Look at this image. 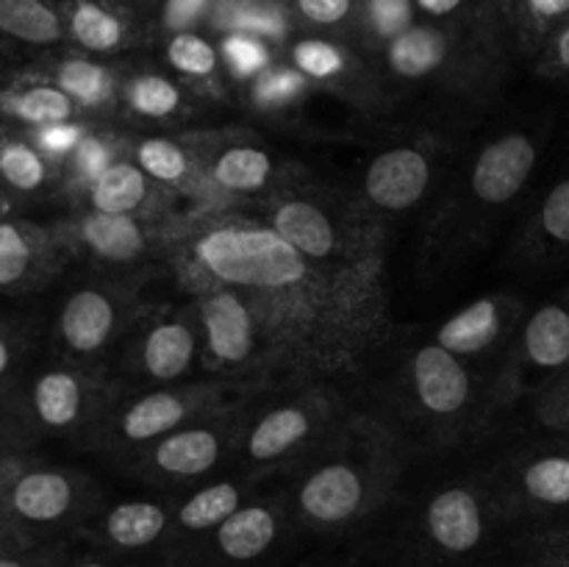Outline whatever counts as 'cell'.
<instances>
[{"instance_id": "6da1fadb", "label": "cell", "mask_w": 569, "mask_h": 567, "mask_svg": "<svg viewBox=\"0 0 569 567\" xmlns=\"http://www.w3.org/2000/svg\"><path fill=\"white\" fill-rule=\"evenodd\" d=\"M194 259L209 276L233 289H289L315 261L306 259L276 228L220 226L194 239Z\"/></svg>"}, {"instance_id": "7a4b0ae2", "label": "cell", "mask_w": 569, "mask_h": 567, "mask_svg": "<svg viewBox=\"0 0 569 567\" xmlns=\"http://www.w3.org/2000/svg\"><path fill=\"white\" fill-rule=\"evenodd\" d=\"M270 222V228H276L315 265H353V261L381 259L376 228L353 226V217L339 220L311 198L281 200Z\"/></svg>"}, {"instance_id": "3957f363", "label": "cell", "mask_w": 569, "mask_h": 567, "mask_svg": "<svg viewBox=\"0 0 569 567\" xmlns=\"http://www.w3.org/2000/svg\"><path fill=\"white\" fill-rule=\"evenodd\" d=\"M59 11L67 37L87 53H120L150 31L142 0H67Z\"/></svg>"}, {"instance_id": "277c9868", "label": "cell", "mask_w": 569, "mask_h": 567, "mask_svg": "<svg viewBox=\"0 0 569 567\" xmlns=\"http://www.w3.org/2000/svg\"><path fill=\"white\" fill-rule=\"evenodd\" d=\"M206 354L222 370H244L259 359V328L248 300L233 289H214L198 304Z\"/></svg>"}, {"instance_id": "5b68a950", "label": "cell", "mask_w": 569, "mask_h": 567, "mask_svg": "<svg viewBox=\"0 0 569 567\" xmlns=\"http://www.w3.org/2000/svg\"><path fill=\"white\" fill-rule=\"evenodd\" d=\"M222 395L220 387H187V389H153L142 398L131 400L114 420V437L122 445H150L178 428L189 426L200 409Z\"/></svg>"}, {"instance_id": "8992f818", "label": "cell", "mask_w": 569, "mask_h": 567, "mask_svg": "<svg viewBox=\"0 0 569 567\" xmlns=\"http://www.w3.org/2000/svg\"><path fill=\"white\" fill-rule=\"evenodd\" d=\"M365 465L353 454H333L309 470L300 484V509L317 523H345L361 509L367 495Z\"/></svg>"}, {"instance_id": "52a82bcc", "label": "cell", "mask_w": 569, "mask_h": 567, "mask_svg": "<svg viewBox=\"0 0 569 567\" xmlns=\"http://www.w3.org/2000/svg\"><path fill=\"white\" fill-rule=\"evenodd\" d=\"M98 389L76 367H48L28 384L26 411L39 428L48 431H72L89 420Z\"/></svg>"}, {"instance_id": "ba28073f", "label": "cell", "mask_w": 569, "mask_h": 567, "mask_svg": "<svg viewBox=\"0 0 569 567\" xmlns=\"http://www.w3.org/2000/svg\"><path fill=\"white\" fill-rule=\"evenodd\" d=\"M326 415V406H315L309 400H289L261 411L244 434V459L259 467L289 459L295 450L317 437V428Z\"/></svg>"}, {"instance_id": "9c48e42d", "label": "cell", "mask_w": 569, "mask_h": 567, "mask_svg": "<svg viewBox=\"0 0 569 567\" xmlns=\"http://www.w3.org/2000/svg\"><path fill=\"white\" fill-rule=\"evenodd\" d=\"M539 148L528 133H503L478 153L472 167V192L489 206H503L522 192L537 167Z\"/></svg>"}, {"instance_id": "30bf717a", "label": "cell", "mask_w": 569, "mask_h": 567, "mask_svg": "<svg viewBox=\"0 0 569 567\" xmlns=\"http://www.w3.org/2000/svg\"><path fill=\"white\" fill-rule=\"evenodd\" d=\"M228 439H231L228 426L189 422V426L150 442V448L142 454V467L167 478H181V481L198 478L222 459Z\"/></svg>"}, {"instance_id": "8fae6325", "label": "cell", "mask_w": 569, "mask_h": 567, "mask_svg": "<svg viewBox=\"0 0 569 567\" xmlns=\"http://www.w3.org/2000/svg\"><path fill=\"white\" fill-rule=\"evenodd\" d=\"M120 328V300L100 287H81L61 304L56 334L72 356H94Z\"/></svg>"}, {"instance_id": "7c38bea8", "label": "cell", "mask_w": 569, "mask_h": 567, "mask_svg": "<svg viewBox=\"0 0 569 567\" xmlns=\"http://www.w3.org/2000/svg\"><path fill=\"white\" fill-rule=\"evenodd\" d=\"M415 395L422 409L433 417H456L472 395V381L461 359L442 345H426L411 361Z\"/></svg>"}, {"instance_id": "4fadbf2b", "label": "cell", "mask_w": 569, "mask_h": 567, "mask_svg": "<svg viewBox=\"0 0 569 567\" xmlns=\"http://www.w3.org/2000/svg\"><path fill=\"white\" fill-rule=\"evenodd\" d=\"M487 20V17H483ZM476 22V20H470ZM470 22H415L387 44L389 70L406 81H420L442 70Z\"/></svg>"}, {"instance_id": "5bb4252c", "label": "cell", "mask_w": 569, "mask_h": 567, "mask_svg": "<svg viewBox=\"0 0 569 567\" xmlns=\"http://www.w3.org/2000/svg\"><path fill=\"white\" fill-rule=\"evenodd\" d=\"M431 165L417 148H392L376 156L365 176V192L378 209L406 211L426 195Z\"/></svg>"}, {"instance_id": "9a60e30c", "label": "cell", "mask_w": 569, "mask_h": 567, "mask_svg": "<svg viewBox=\"0 0 569 567\" xmlns=\"http://www.w3.org/2000/svg\"><path fill=\"white\" fill-rule=\"evenodd\" d=\"M76 504V481L56 467H26L17 470L9 487V506L28 523H56Z\"/></svg>"}, {"instance_id": "2e32d148", "label": "cell", "mask_w": 569, "mask_h": 567, "mask_svg": "<svg viewBox=\"0 0 569 567\" xmlns=\"http://www.w3.org/2000/svg\"><path fill=\"white\" fill-rule=\"evenodd\" d=\"M200 354L194 326L183 317L159 320L148 328L139 345V361L144 376L153 381H176L192 370Z\"/></svg>"}, {"instance_id": "e0dca14e", "label": "cell", "mask_w": 569, "mask_h": 567, "mask_svg": "<svg viewBox=\"0 0 569 567\" xmlns=\"http://www.w3.org/2000/svg\"><path fill=\"white\" fill-rule=\"evenodd\" d=\"M511 311H515V306L500 298L476 300L459 315L450 317L448 322H442V328L437 331V345H442L445 350L456 356L483 354L503 337Z\"/></svg>"}, {"instance_id": "ac0fdd59", "label": "cell", "mask_w": 569, "mask_h": 567, "mask_svg": "<svg viewBox=\"0 0 569 567\" xmlns=\"http://www.w3.org/2000/svg\"><path fill=\"white\" fill-rule=\"evenodd\" d=\"M431 537L453 554H467L481 543L483 515L476 495L465 487L442 489L428 506Z\"/></svg>"}, {"instance_id": "d6986e66", "label": "cell", "mask_w": 569, "mask_h": 567, "mask_svg": "<svg viewBox=\"0 0 569 567\" xmlns=\"http://www.w3.org/2000/svg\"><path fill=\"white\" fill-rule=\"evenodd\" d=\"M495 20L526 50H539L569 26V0H495Z\"/></svg>"}, {"instance_id": "ffe728a7", "label": "cell", "mask_w": 569, "mask_h": 567, "mask_svg": "<svg viewBox=\"0 0 569 567\" xmlns=\"http://www.w3.org/2000/svg\"><path fill=\"white\" fill-rule=\"evenodd\" d=\"M209 28L217 33L244 31L267 39L270 44H281L292 33V6L267 0H217Z\"/></svg>"}, {"instance_id": "44dd1931", "label": "cell", "mask_w": 569, "mask_h": 567, "mask_svg": "<svg viewBox=\"0 0 569 567\" xmlns=\"http://www.w3.org/2000/svg\"><path fill=\"white\" fill-rule=\"evenodd\" d=\"M520 489L531 504L569 509V434H559L550 448L528 456L520 467Z\"/></svg>"}, {"instance_id": "7402d4cb", "label": "cell", "mask_w": 569, "mask_h": 567, "mask_svg": "<svg viewBox=\"0 0 569 567\" xmlns=\"http://www.w3.org/2000/svg\"><path fill=\"white\" fill-rule=\"evenodd\" d=\"M81 242L92 250L98 259L128 265L137 261L148 248V233L142 222L131 215H106L92 211L81 222Z\"/></svg>"}, {"instance_id": "603a6c76", "label": "cell", "mask_w": 569, "mask_h": 567, "mask_svg": "<svg viewBox=\"0 0 569 567\" xmlns=\"http://www.w3.org/2000/svg\"><path fill=\"white\" fill-rule=\"evenodd\" d=\"M0 33L26 44H59L67 37L61 11L50 0H0Z\"/></svg>"}, {"instance_id": "cb8c5ba5", "label": "cell", "mask_w": 569, "mask_h": 567, "mask_svg": "<svg viewBox=\"0 0 569 567\" xmlns=\"http://www.w3.org/2000/svg\"><path fill=\"white\" fill-rule=\"evenodd\" d=\"M148 198V172L128 161H114L89 187V200H92L94 211H106V215H133L137 209H142Z\"/></svg>"}, {"instance_id": "d4e9b609", "label": "cell", "mask_w": 569, "mask_h": 567, "mask_svg": "<svg viewBox=\"0 0 569 567\" xmlns=\"http://www.w3.org/2000/svg\"><path fill=\"white\" fill-rule=\"evenodd\" d=\"M42 265V237L37 228L0 220V289H17Z\"/></svg>"}, {"instance_id": "484cf974", "label": "cell", "mask_w": 569, "mask_h": 567, "mask_svg": "<svg viewBox=\"0 0 569 567\" xmlns=\"http://www.w3.org/2000/svg\"><path fill=\"white\" fill-rule=\"evenodd\" d=\"M276 539V517L267 506H244L237 509L217 531L220 550L231 559H253L264 554Z\"/></svg>"}, {"instance_id": "4316f807", "label": "cell", "mask_w": 569, "mask_h": 567, "mask_svg": "<svg viewBox=\"0 0 569 567\" xmlns=\"http://www.w3.org/2000/svg\"><path fill=\"white\" fill-rule=\"evenodd\" d=\"M3 109L14 120L26 122L31 128L56 126V122H70L76 115V103L67 92H61L56 83H33L20 92L6 94Z\"/></svg>"}, {"instance_id": "83f0119b", "label": "cell", "mask_w": 569, "mask_h": 567, "mask_svg": "<svg viewBox=\"0 0 569 567\" xmlns=\"http://www.w3.org/2000/svg\"><path fill=\"white\" fill-rule=\"evenodd\" d=\"M53 83L61 92L70 94L72 103L89 106V109L111 103V98H114V72L98 61L83 59V56L61 61L56 67Z\"/></svg>"}, {"instance_id": "f1b7e54d", "label": "cell", "mask_w": 569, "mask_h": 567, "mask_svg": "<svg viewBox=\"0 0 569 567\" xmlns=\"http://www.w3.org/2000/svg\"><path fill=\"white\" fill-rule=\"evenodd\" d=\"M211 176L228 192H259L270 183L272 161L264 150L237 145L217 156L211 165Z\"/></svg>"}, {"instance_id": "f546056e", "label": "cell", "mask_w": 569, "mask_h": 567, "mask_svg": "<svg viewBox=\"0 0 569 567\" xmlns=\"http://www.w3.org/2000/svg\"><path fill=\"white\" fill-rule=\"evenodd\" d=\"M167 526V515L159 504L150 500H128L114 506L106 517V534L111 543L122 548H142L150 545Z\"/></svg>"}, {"instance_id": "4dcf8cb0", "label": "cell", "mask_w": 569, "mask_h": 567, "mask_svg": "<svg viewBox=\"0 0 569 567\" xmlns=\"http://www.w3.org/2000/svg\"><path fill=\"white\" fill-rule=\"evenodd\" d=\"M239 500H242V493H239L237 484L217 481L211 484V487L198 489V493L181 506L178 520H181V526L189 528V531H206V528L222 526L233 511L242 509Z\"/></svg>"}, {"instance_id": "1f68e13d", "label": "cell", "mask_w": 569, "mask_h": 567, "mask_svg": "<svg viewBox=\"0 0 569 567\" xmlns=\"http://www.w3.org/2000/svg\"><path fill=\"white\" fill-rule=\"evenodd\" d=\"M0 181L14 192H37L48 181V161L37 145L22 139H0Z\"/></svg>"}, {"instance_id": "d6a6232c", "label": "cell", "mask_w": 569, "mask_h": 567, "mask_svg": "<svg viewBox=\"0 0 569 567\" xmlns=\"http://www.w3.org/2000/svg\"><path fill=\"white\" fill-rule=\"evenodd\" d=\"M289 59H292L295 70L303 72L306 78L315 81H333L342 78L353 64V56L342 48L339 42H331L326 37H303L289 48Z\"/></svg>"}, {"instance_id": "836d02e7", "label": "cell", "mask_w": 569, "mask_h": 567, "mask_svg": "<svg viewBox=\"0 0 569 567\" xmlns=\"http://www.w3.org/2000/svg\"><path fill=\"white\" fill-rule=\"evenodd\" d=\"M164 53L172 70L187 78H198V81H211L222 64L220 48H214L200 31H181L167 37Z\"/></svg>"}, {"instance_id": "e575fe53", "label": "cell", "mask_w": 569, "mask_h": 567, "mask_svg": "<svg viewBox=\"0 0 569 567\" xmlns=\"http://www.w3.org/2000/svg\"><path fill=\"white\" fill-rule=\"evenodd\" d=\"M417 22L415 0H361L359 22L356 26L376 44L387 48L392 39L409 31Z\"/></svg>"}, {"instance_id": "d590c367", "label": "cell", "mask_w": 569, "mask_h": 567, "mask_svg": "<svg viewBox=\"0 0 569 567\" xmlns=\"http://www.w3.org/2000/svg\"><path fill=\"white\" fill-rule=\"evenodd\" d=\"M217 0H142L144 17L150 31L172 37L181 31H198V26H209L211 9Z\"/></svg>"}, {"instance_id": "8d00e7d4", "label": "cell", "mask_w": 569, "mask_h": 567, "mask_svg": "<svg viewBox=\"0 0 569 567\" xmlns=\"http://www.w3.org/2000/svg\"><path fill=\"white\" fill-rule=\"evenodd\" d=\"M220 59L237 78H259L272 67V44L244 31L220 33Z\"/></svg>"}, {"instance_id": "74e56055", "label": "cell", "mask_w": 569, "mask_h": 567, "mask_svg": "<svg viewBox=\"0 0 569 567\" xmlns=\"http://www.w3.org/2000/svg\"><path fill=\"white\" fill-rule=\"evenodd\" d=\"M126 94L128 106L137 115L153 117V120L170 117L181 109V89L176 87V81H170L164 76H156V72L131 78L126 87Z\"/></svg>"}, {"instance_id": "f35d334b", "label": "cell", "mask_w": 569, "mask_h": 567, "mask_svg": "<svg viewBox=\"0 0 569 567\" xmlns=\"http://www.w3.org/2000/svg\"><path fill=\"white\" fill-rule=\"evenodd\" d=\"M139 167L148 172L153 181L161 183H181L189 176V159L183 148L172 139H144L137 148Z\"/></svg>"}, {"instance_id": "ab89813d", "label": "cell", "mask_w": 569, "mask_h": 567, "mask_svg": "<svg viewBox=\"0 0 569 567\" xmlns=\"http://www.w3.org/2000/svg\"><path fill=\"white\" fill-rule=\"evenodd\" d=\"M309 78L295 67H267L253 78V100L261 109H283L306 89Z\"/></svg>"}, {"instance_id": "60d3db41", "label": "cell", "mask_w": 569, "mask_h": 567, "mask_svg": "<svg viewBox=\"0 0 569 567\" xmlns=\"http://www.w3.org/2000/svg\"><path fill=\"white\" fill-rule=\"evenodd\" d=\"M292 14L306 26L317 28H345L359 22L361 0H289Z\"/></svg>"}, {"instance_id": "b9f144b4", "label": "cell", "mask_w": 569, "mask_h": 567, "mask_svg": "<svg viewBox=\"0 0 569 567\" xmlns=\"http://www.w3.org/2000/svg\"><path fill=\"white\" fill-rule=\"evenodd\" d=\"M542 237L556 248H569V176L548 189L539 209Z\"/></svg>"}, {"instance_id": "7bdbcfd3", "label": "cell", "mask_w": 569, "mask_h": 567, "mask_svg": "<svg viewBox=\"0 0 569 567\" xmlns=\"http://www.w3.org/2000/svg\"><path fill=\"white\" fill-rule=\"evenodd\" d=\"M428 22H470L495 17V0H415Z\"/></svg>"}, {"instance_id": "ee69618b", "label": "cell", "mask_w": 569, "mask_h": 567, "mask_svg": "<svg viewBox=\"0 0 569 567\" xmlns=\"http://www.w3.org/2000/svg\"><path fill=\"white\" fill-rule=\"evenodd\" d=\"M83 128L78 122H56V126L37 128L33 133V145H37L39 153L44 159H64V156H72L78 150V145L83 142Z\"/></svg>"}, {"instance_id": "f6af8a7d", "label": "cell", "mask_w": 569, "mask_h": 567, "mask_svg": "<svg viewBox=\"0 0 569 567\" xmlns=\"http://www.w3.org/2000/svg\"><path fill=\"white\" fill-rule=\"evenodd\" d=\"M539 411L553 431L569 434V370L545 384Z\"/></svg>"}, {"instance_id": "bcb514c9", "label": "cell", "mask_w": 569, "mask_h": 567, "mask_svg": "<svg viewBox=\"0 0 569 567\" xmlns=\"http://www.w3.org/2000/svg\"><path fill=\"white\" fill-rule=\"evenodd\" d=\"M72 161H76V172L81 176V181H87L89 187L114 165V161H111L109 145L98 137H83V142L78 145V150L72 153Z\"/></svg>"}, {"instance_id": "7dc6e473", "label": "cell", "mask_w": 569, "mask_h": 567, "mask_svg": "<svg viewBox=\"0 0 569 567\" xmlns=\"http://www.w3.org/2000/svg\"><path fill=\"white\" fill-rule=\"evenodd\" d=\"M539 64L548 76L569 81V26L550 37V42L539 50Z\"/></svg>"}, {"instance_id": "c3c4849f", "label": "cell", "mask_w": 569, "mask_h": 567, "mask_svg": "<svg viewBox=\"0 0 569 567\" xmlns=\"http://www.w3.org/2000/svg\"><path fill=\"white\" fill-rule=\"evenodd\" d=\"M14 426H17V411H11L9 404H3V400H0V456H3V450H9L11 445H14V439H17Z\"/></svg>"}, {"instance_id": "681fc988", "label": "cell", "mask_w": 569, "mask_h": 567, "mask_svg": "<svg viewBox=\"0 0 569 567\" xmlns=\"http://www.w3.org/2000/svg\"><path fill=\"white\" fill-rule=\"evenodd\" d=\"M14 365H17V345L14 339L0 328V381H6V378L11 376Z\"/></svg>"}, {"instance_id": "f907efd6", "label": "cell", "mask_w": 569, "mask_h": 567, "mask_svg": "<svg viewBox=\"0 0 569 567\" xmlns=\"http://www.w3.org/2000/svg\"><path fill=\"white\" fill-rule=\"evenodd\" d=\"M0 567H22V565L14 559H0Z\"/></svg>"}, {"instance_id": "816d5d0a", "label": "cell", "mask_w": 569, "mask_h": 567, "mask_svg": "<svg viewBox=\"0 0 569 567\" xmlns=\"http://www.w3.org/2000/svg\"><path fill=\"white\" fill-rule=\"evenodd\" d=\"M267 3H289V0H267Z\"/></svg>"}, {"instance_id": "f5cc1de1", "label": "cell", "mask_w": 569, "mask_h": 567, "mask_svg": "<svg viewBox=\"0 0 569 567\" xmlns=\"http://www.w3.org/2000/svg\"><path fill=\"white\" fill-rule=\"evenodd\" d=\"M81 567H103V565H81Z\"/></svg>"}, {"instance_id": "db71d44e", "label": "cell", "mask_w": 569, "mask_h": 567, "mask_svg": "<svg viewBox=\"0 0 569 567\" xmlns=\"http://www.w3.org/2000/svg\"><path fill=\"white\" fill-rule=\"evenodd\" d=\"M0 545H3V537H0Z\"/></svg>"}]
</instances>
